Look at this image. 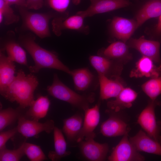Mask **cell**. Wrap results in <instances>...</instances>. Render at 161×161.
Listing matches in <instances>:
<instances>
[{"label":"cell","mask_w":161,"mask_h":161,"mask_svg":"<svg viewBox=\"0 0 161 161\" xmlns=\"http://www.w3.org/2000/svg\"><path fill=\"white\" fill-rule=\"evenodd\" d=\"M38 84V79L34 75L26 74L19 69L12 82L0 94L6 100L16 102L25 108L30 106L35 100L34 92Z\"/></svg>","instance_id":"cell-1"},{"label":"cell","mask_w":161,"mask_h":161,"mask_svg":"<svg viewBox=\"0 0 161 161\" xmlns=\"http://www.w3.org/2000/svg\"><path fill=\"white\" fill-rule=\"evenodd\" d=\"M34 37L26 35L20 38V44L32 58L35 64L28 69L32 73H38L43 68L58 69L69 75L71 70L59 59L53 52L45 49L37 44Z\"/></svg>","instance_id":"cell-2"},{"label":"cell","mask_w":161,"mask_h":161,"mask_svg":"<svg viewBox=\"0 0 161 161\" xmlns=\"http://www.w3.org/2000/svg\"><path fill=\"white\" fill-rule=\"evenodd\" d=\"M49 94L53 97L65 101L73 107L84 111L95 100L93 93L81 95L76 92L63 83L56 74L54 75L52 83L47 88Z\"/></svg>","instance_id":"cell-3"},{"label":"cell","mask_w":161,"mask_h":161,"mask_svg":"<svg viewBox=\"0 0 161 161\" xmlns=\"http://www.w3.org/2000/svg\"><path fill=\"white\" fill-rule=\"evenodd\" d=\"M25 8L20 7L19 10L24 26L41 38L49 36V23L52 15L32 12Z\"/></svg>","instance_id":"cell-4"},{"label":"cell","mask_w":161,"mask_h":161,"mask_svg":"<svg viewBox=\"0 0 161 161\" xmlns=\"http://www.w3.org/2000/svg\"><path fill=\"white\" fill-rule=\"evenodd\" d=\"M158 104L156 100H151L139 115L137 122L148 135L161 144V130L155 112V108Z\"/></svg>","instance_id":"cell-5"},{"label":"cell","mask_w":161,"mask_h":161,"mask_svg":"<svg viewBox=\"0 0 161 161\" xmlns=\"http://www.w3.org/2000/svg\"><path fill=\"white\" fill-rule=\"evenodd\" d=\"M128 134L123 136L118 144L113 148L108 158L110 161H143L141 154L130 141Z\"/></svg>","instance_id":"cell-6"},{"label":"cell","mask_w":161,"mask_h":161,"mask_svg":"<svg viewBox=\"0 0 161 161\" xmlns=\"http://www.w3.org/2000/svg\"><path fill=\"white\" fill-rule=\"evenodd\" d=\"M55 127L54 121L48 120L44 123L35 120H29L20 116L18 119V132L26 138L35 137L41 132L49 134Z\"/></svg>","instance_id":"cell-7"},{"label":"cell","mask_w":161,"mask_h":161,"mask_svg":"<svg viewBox=\"0 0 161 161\" xmlns=\"http://www.w3.org/2000/svg\"><path fill=\"white\" fill-rule=\"evenodd\" d=\"M91 4L85 10L78 11L76 14L84 18L95 14L105 13L125 7L129 5L128 0H90Z\"/></svg>","instance_id":"cell-8"},{"label":"cell","mask_w":161,"mask_h":161,"mask_svg":"<svg viewBox=\"0 0 161 161\" xmlns=\"http://www.w3.org/2000/svg\"><path fill=\"white\" fill-rule=\"evenodd\" d=\"M85 140L79 143L80 150L83 156L89 161L105 160L109 149L108 144L96 142L94 140V138Z\"/></svg>","instance_id":"cell-9"},{"label":"cell","mask_w":161,"mask_h":161,"mask_svg":"<svg viewBox=\"0 0 161 161\" xmlns=\"http://www.w3.org/2000/svg\"><path fill=\"white\" fill-rule=\"evenodd\" d=\"M100 104H96L84 112V116L82 127L78 136L76 142L79 143L85 139L95 138L94 131L100 120Z\"/></svg>","instance_id":"cell-10"},{"label":"cell","mask_w":161,"mask_h":161,"mask_svg":"<svg viewBox=\"0 0 161 161\" xmlns=\"http://www.w3.org/2000/svg\"><path fill=\"white\" fill-rule=\"evenodd\" d=\"M89 60L92 66L98 73L109 78L120 76L123 68L121 62L111 60L102 56L91 55Z\"/></svg>","instance_id":"cell-11"},{"label":"cell","mask_w":161,"mask_h":161,"mask_svg":"<svg viewBox=\"0 0 161 161\" xmlns=\"http://www.w3.org/2000/svg\"><path fill=\"white\" fill-rule=\"evenodd\" d=\"M160 43L154 41L146 40L143 36L138 39L131 38L128 46L135 49L143 55L148 57L157 63L161 62L160 54Z\"/></svg>","instance_id":"cell-12"},{"label":"cell","mask_w":161,"mask_h":161,"mask_svg":"<svg viewBox=\"0 0 161 161\" xmlns=\"http://www.w3.org/2000/svg\"><path fill=\"white\" fill-rule=\"evenodd\" d=\"M98 78L101 100L116 97L125 88L123 82L120 76L109 78L104 75L98 73Z\"/></svg>","instance_id":"cell-13"},{"label":"cell","mask_w":161,"mask_h":161,"mask_svg":"<svg viewBox=\"0 0 161 161\" xmlns=\"http://www.w3.org/2000/svg\"><path fill=\"white\" fill-rule=\"evenodd\" d=\"M137 29L136 21L119 17H114L110 25L112 35L125 43L130 39Z\"/></svg>","instance_id":"cell-14"},{"label":"cell","mask_w":161,"mask_h":161,"mask_svg":"<svg viewBox=\"0 0 161 161\" xmlns=\"http://www.w3.org/2000/svg\"><path fill=\"white\" fill-rule=\"evenodd\" d=\"M129 140L139 151L161 156V144L151 138L142 130H140Z\"/></svg>","instance_id":"cell-15"},{"label":"cell","mask_w":161,"mask_h":161,"mask_svg":"<svg viewBox=\"0 0 161 161\" xmlns=\"http://www.w3.org/2000/svg\"><path fill=\"white\" fill-rule=\"evenodd\" d=\"M84 18L77 14L67 18H55L52 22V31L58 36L61 35L62 31L65 29L87 31L88 27L84 24Z\"/></svg>","instance_id":"cell-16"},{"label":"cell","mask_w":161,"mask_h":161,"mask_svg":"<svg viewBox=\"0 0 161 161\" xmlns=\"http://www.w3.org/2000/svg\"><path fill=\"white\" fill-rule=\"evenodd\" d=\"M130 130L125 122L113 114L101 124L100 132L105 137H112L123 136L128 134Z\"/></svg>","instance_id":"cell-17"},{"label":"cell","mask_w":161,"mask_h":161,"mask_svg":"<svg viewBox=\"0 0 161 161\" xmlns=\"http://www.w3.org/2000/svg\"><path fill=\"white\" fill-rule=\"evenodd\" d=\"M137 93L129 88H124L114 100L109 101L107 106L109 110L117 112L131 107L136 100Z\"/></svg>","instance_id":"cell-18"},{"label":"cell","mask_w":161,"mask_h":161,"mask_svg":"<svg viewBox=\"0 0 161 161\" xmlns=\"http://www.w3.org/2000/svg\"><path fill=\"white\" fill-rule=\"evenodd\" d=\"M16 66L2 50L0 52V93L4 91L14 79Z\"/></svg>","instance_id":"cell-19"},{"label":"cell","mask_w":161,"mask_h":161,"mask_svg":"<svg viewBox=\"0 0 161 161\" xmlns=\"http://www.w3.org/2000/svg\"><path fill=\"white\" fill-rule=\"evenodd\" d=\"M150 58L143 55L136 62L135 67L131 71V78H141L143 77L152 78L158 74V67L153 64Z\"/></svg>","instance_id":"cell-20"},{"label":"cell","mask_w":161,"mask_h":161,"mask_svg":"<svg viewBox=\"0 0 161 161\" xmlns=\"http://www.w3.org/2000/svg\"><path fill=\"white\" fill-rule=\"evenodd\" d=\"M83 116L76 113L63 120L62 131L69 142H76L83 124Z\"/></svg>","instance_id":"cell-21"},{"label":"cell","mask_w":161,"mask_h":161,"mask_svg":"<svg viewBox=\"0 0 161 161\" xmlns=\"http://www.w3.org/2000/svg\"><path fill=\"white\" fill-rule=\"evenodd\" d=\"M128 47L126 43L117 41L112 43L106 48L100 50L98 55L111 60L121 62V59L126 57L129 59H131Z\"/></svg>","instance_id":"cell-22"},{"label":"cell","mask_w":161,"mask_h":161,"mask_svg":"<svg viewBox=\"0 0 161 161\" xmlns=\"http://www.w3.org/2000/svg\"><path fill=\"white\" fill-rule=\"evenodd\" d=\"M161 15V0H150L138 11L136 16L137 28L149 19Z\"/></svg>","instance_id":"cell-23"},{"label":"cell","mask_w":161,"mask_h":161,"mask_svg":"<svg viewBox=\"0 0 161 161\" xmlns=\"http://www.w3.org/2000/svg\"><path fill=\"white\" fill-rule=\"evenodd\" d=\"M53 131L55 149L49 152L48 157L52 161H58L69 155L71 152L66 150V143L62 131L55 126Z\"/></svg>","instance_id":"cell-24"},{"label":"cell","mask_w":161,"mask_h":161,"mask_svg":"<svg viewBox=\"0 0 161 161\" xmlns=\"http://www.w3.org/2000/svg\"><path fill=\"white\" fill-rule=\"evenodd\" d=\"M50 105L47 96H41L34 100L26 113L32 120L38 121L47 115Z\"/></svg>","instance_id":"cell-25"},{"label":"cell","mask_w":161,"mask_h":161,"mask_svg":"<svg viewBox=\"0 0 161 161\" xmlns=\"http://www.w3.org/2000/svg\"><path fill=\"white\" fill-rule=\"evenodd\" d=\"M75 89L79 91L87 90L92 83L94 76L87 68H82L71 70Z\"/></svg>","instance_id":"cell-26"},{"label":"cell","mask_w":161,"mask_h":161,"mask_svg":"<svg viewBox=\"0 0 161 161\" xmlns=\"http://www.w3.org/2000/svg\"><path fill=\"white\" fill-rule=\"evenodd\" d=\"M4 50L11 61L28 68L26 52L19 44L14 41L8 42L5 44Z\"/></svg>","instance_id":"cell-27"},{"label":"cell","mask_w":161,"mask_h":161,"mask_svg":"<svg viewBox=\"0 0 161 161\" xmlns=\"http://www.w3.org/2000/svg\"><path fill=\"white\" fill-rule=\"evenodd\" d=\"M158 67V74L143 83V91L152 100H155L161 94V64Z\"/></svg>","instance_id":"cell-28"},{"label":"cell","mask_w":161,"mask_h":161,"mask_svg":"<svg viewBox=\"0 0 161 161\" xmlns=\"http://www.w3.org/2000/svg\"><path fill=\"white\" fill-rule=\"evenodd\" d=\"M18 110L9 107L1 109L0 112V131L15 122L20 116Z\"/></svg>","instance_id":"cell-29"},{"label":"cell","mask_w":161,"mask_h":161,"mask_svg":"<svg viewBox=\"0 0 161 161\" xmlns=\"http://www.w3.org/2000/svg\"><path fill=\"white\" fill-rule=\"evenodd\" d=\"M23 144L25 155L30 161H42L47 159L39 146L25 142Z\"/></svg>","instance_id":"cell-30"},{"label":"cell","mask_w":161,"mask_h":161,"mask_svg":"<svg viewBox=\"0 0 161 161\" xmlns=\"http://www.w3.org/2000/svg\"><path fill=\"white\" fill-rule=\"evenodd\" d=\"M10 5L4 0H0V13L3 15L6 25L17 22L19 20V16L15 14Z\"/></svg>","instance_id":"cell-31"},{"label":"cell","mask_w":161,"mask_h":161,"mask_svg":"<svg viewBox=\"0 0 161 161\" xmlns=\"http://www.w3.org/2000/svg\"><path fill=\"white\" fill-rule=\"evenodd\" d=\"M24 155L23 143L16 149L10 150L6 147L0 150V161H18Z\"/></svg>","instance_id":"cell-32"},{"label":"cell","mask_w":161,"mask_h":161,"mask_svg":"<svg viewBox=\"0 0 161 161\" xmlns=\"http://www.w3.org/2000/svg\"><path fill=\"white\" fill-rule=\"evenodd\" d=\"M70 0H48L50 7L59 12H63L68 8Z\"/></svg>","instance_id":"cell-33"},{"label":"cell","mask_w":161,"mask_h":161,"mask_svg":"<svg viewBox=\"0 0 161 161\" xmlns=\"http://www.w3.org/2000/svg\"><path fill=\"white\" fill-rule=\"evenodd\" d=\"M18 132L17 127L0 133V150L5 148L6 144L8 140L14 136Z\"/></svg>","instance_id":"cell-34"},{"label":"cell","mask_w":161,"mask_h":161,"mask_svg":"<svg viewBox=\"0 0 161 161\" xmlns=\"http://www.w3.org/2000/svg\"><path fill=\"white\" fill-rule=\"evenodd\" d=\"M27 8L38 10L41 8L43 5V0H27Z\"/></svg>","instance_id":"cell-35"},{"label":"cell","mask_w":161,"mask_h":161,"mask_svg":"<svg viewBox=\"0 0 161 161\" xmlns=\"http://www.w3.org/2000/svg\"><path fill=\"white\" fill-rule=\"evenodd\" d=\"M10 5L15 4L20 7H27V0H4Z\"/></svg>","instance_id":"cell-36"},{"label":"cell","mask_w":161,"mask_h":161,"mask_svg":"<svg viewBox=\"0 0 161 161\" xmlns=\"http://www.w3.org/2000/svg\"><path fill=\"white\" fill-rule=\"evenodd\" d=\"M155 32L157 35H161V15L159 16L158 23L155 27Z\"/></svg>","instance_id":"cell-37"},{"label":"cell","mask_w":161,"mask_h":161,"mask_svg":"<svg viewBox=\"0 0 161 161\" xmlns=\"http://www.w3.org/2000/svg\"><path fill=\"white\" fill-rule=\"evenodd\" d=\"M82 0H72L73 4L75 5H77L79 4Z\"/></svg>","instance_id":"cell-38"},{"label":"cell","mask_w":161,"mask_h":161,"mask_svg":"<svg viewBox=\"0 0 161 161\" xmlns=\"http://www.w3.org/2000/svg\"><path fill=\"white\" fill-rule=\"evenodd\" d=\"M157 123L160 129L161 130V121L158 122Z\"/></svg>","instance_id":"cell-39"}]
</instances>
